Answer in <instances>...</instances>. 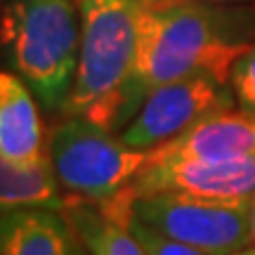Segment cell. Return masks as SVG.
Returning a JSON list of instances; mask_svg holds the SVG:
<instances>
[{
    "label": "cell",
    "mask_w": 255,
    "mask_h": 255,
    "mask_svg": "<svg viewBox=\"0 0 255 255\" xmlns=\"http://www.w3.org/2000/svg\"><path fill=\"white\" fill-rule=\"evenodd\" d=\"M251 43L232 40L225 19L194 0H146L139 21V50L130 92L128 123L149 92L187 76L208 73L229 83V71Z\"/></svg>",
    "instance_id": "obj_1"
},
{
    "label": "cell",
    "mask_w": 255,
    "mask_h": 255,
    "mask_svg": "<svg viewBox=\"0 0 255 255\" xmlns=\"http://www.w3.org/2000/svg\"><path fill=\"white\" fill-rule=\"evenodd\" d=\"M146 0H78L81 47L64 111L107 130L128 126V92Z\"/></svg>",
    "instance_id": "obj_2"
},
{
    "label": "cell",
    "mask_w": 255,
    "mask_h": 255,
    "mask_svg": "<svg viewBox=\"0 0 255 255\" xmlns=\"http://www.w3.org/2000/svg\"><path fill=\"white\" fill-rule=\"evenodd\" d=\"M0 33L14 73L40 104L64 109L81 47V12L73 0H7Z\"/></svg>",
    "instance_id": "obj_3"
},
{
    "label": "cell",
    "mask_w": 255,
    "mask_h": 255,
    "mask_svg": "<svg viewBox=\"0 0 255 255\" xmlns=\"http://www.w3.org/2000/svg\"><path fill=\"white\" fill-rule=\"evenodd\" d=\"M47 161L64 189L88 203L107 206L154 163V151L132 149L107 128L69 116L50 135Z\"/></svg>",
    "instance_id": "obj_4"
},
{
    "label": "cell",
    "mask_w": 255,
    "mask_h": 255,
    "mask_svg": "<svg viewBox=\"0 0 255 255\" xmlns=\"http://www.w3.org/2000/svg\"><path fill=\"white\" fill-rule=\"evenodd\" d=\"M114 220L130 218L149 225L163 237L196 248L206 255H234L253 244L248 199H203L175 191L121 194L102 206Z\"/></svg>",
    "instance_id": "obj_5"
},
{
    "label": "cell",
    "mask_w": 255,
    "mask_h": 255,
    "mask_svg": "<svg viewBox=\"0 0 255 255\" xmlns=\"http://www.w3.org/2000/svg\"><path fill=\"white\" fill-rule=\"evenodd\" d=\"M234 92L229 83L199 73L158 85L149 92L132 121L123 128L121 139L132 149L151 151L187 132L199 121L229 111Z\"/></svg>",
    "instance_id": "obj_6"
},
{
    "label": "cell",
    "mask_w": 255,
    "mask_h": 255,
    "mask_svg": "<svg viewBox=\"0 0 255 255\" xmlns=\"http://www.w3.org/2000/svg\"><path fill=\"white\" fill-rule=\"evenodd\" d=\"M175 191L203 199H251L255 194V156L229 161H154L128 194Z\"/></svg>",
    "instance_id": "obj_7"
},
{
    "label": "cell",
    "mask_w": 255,
    "mask_h": 255,
    "mask_svg": "<svg viewBox=\"0 0 255 255\" xmlns=\"http://www.w3.org/2000/svg\"><path fill=\"white\" fill-rule=\"evenodd\" d=\"M151 151L154 161H229L255 156V116L246 111H220Z\"/></svg>",
    "instance_id": "obj_8"
},
{
    "label": "cell",
    "mask_w": 255,
    "mask_h": 255,
    "mask_svg": "<svg viewBox=\"0 0 255 255\" xmlns=\"http://www.w3.org/2000/svg\"><path fill=\"white\" fill-rule=\"evenodd\" d=\"M0 255H90L62 208H0Z\"/></svg>",
    "instance_id": "obj_9"
},
{
    "label": "cell",
    "mask_w": 255,
    "mask_h": 255,
    "mask_svg": "<svg viewBox=\"0 0 255 255\" xmlns=\"http://www.w3.org/2000/svg\"><path fill=\"white\" fill-rule=\"evenodd\" d=\"M0 154L24 168L50 165L36 95L17 73L0 71Z\"/></svg>",
    "instance_id": "obj_10"
},
{
    "label": "cell",
    "mask_w": 255,
    "mask_h": 255,
    "mask_svg": "<svg viewBox=\"0 0 255 255\" xmlns=\"http://www.w3.org/2000/svg\"><path fill=\"white\" fill-rule=\"evenodd\" d=\"M66 218L90 255H146L130 229L95 203H66Z\"/></svg>",
    "instance_id": "obj_11"
},
{
    "label": "cell",
    "mask_w": 255,
    "mask_h": 255,
    "mask_svg": "<svg viewBox=\"0 0 255 255\" xmlns=\"http://www.w3.org/2000/svg\"><path fill=\"white\" fill-rule=\"evenodd\" d=\"M57 180L50 165L24 168L0 154V208L17 206H47L66 208V201L57 189Z\"/></svg>",
    "instance_id": "obj_12"
},
{
    "label": "cell",
    "mask_w": 255,
    "mask_h": 255,
    "mask_svg": "<svg viewBox=\"0 0 255 255\" xmlns=\"http://www.w3.org/2000/svg\"><path fill=\"white\" fill-rule=\"evenodd\" d=\"M229 88L241 111L255 116V45L239 57L229 71Z\"/></svg>",
    "instance_id": "obj_13"
},
{
    "label": "cell",
    "mask_w": 255,
    "mask_h": 255,
    "mask_svg": "<svg viewBox=\"0 0 255 255\" xmlns=\"http://www.w3.org/2000/svg\"><path fill=\"white\" fill-rule=\"evenodd\" d=\"M123 225L135 234V239L142 244L146 255H206V253H201V251H196V248L187 246V244H180V241H175V239L163 237L161 232H156V229H151L149 225L130 218V215L123 220Z\"/></svg>",
    "instance_id": "obj_14"
},
{
    "label": "cell",
    "mask_w": 255,
    "mask_h": 255,
    "mask_svg": "<svg viewBox=\"0 0 255 255\" xmlns=\"http://www.w3.org/2000/svg\"><path fill=\"white\" fill-rule=\"evenodd\" d=\"M248 222H251V239L255 244V194L248 199Z\"/></svg>",
    "instance_id": "obj_15"
},
{
    "label": "cell",
    "mask_w": 255,
    "mask_h": 255,
    "mask_svg": "<svg viewBox=\"0 0 255 255\" xmlns=\"http://www.w3.org/2000/svg\"><path fill=\"white\" fill-rule=\"evenodd\" d=\"M234 255H255V244H251V246H246L244 251H239V253Z\"/></svg>",
    "instance_id": "obj_16"
},
{
    "label": "cell",
    "mask_w": 255,
    "mask_h": 255,
    "mask_svg": "<svg viewBox=\"0 0 255 255\" xmlns=\"http://www.w3.org/2000/svg\"><path fill=\"white\" fill-rule=\"evenodd\" d=\"M206 2H241V0H206Z\"/></svg>",
    "instance_id": "obj_17"
}]
</instances>
